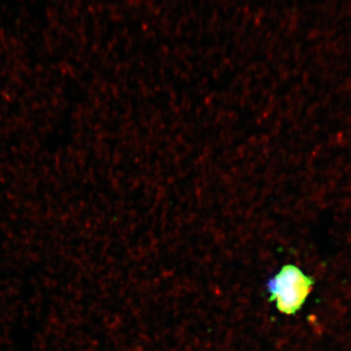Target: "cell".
<instances>
[{"instance_id":"obj_1","label":"cell","mask_w":351,"mask_h":351,"mask_svg":"<svg viewBox=\"0 0 351 351\" xmlns=\"http://www.w3.org/2000/svg\"><path fill=\"white\" fill-rule=\"evenodd\" d=\"M313 284V279L297 265H283L267 284L269 301L274 302L279 313L293 315L306 302Z\"/></svg>"}]
</instances>
